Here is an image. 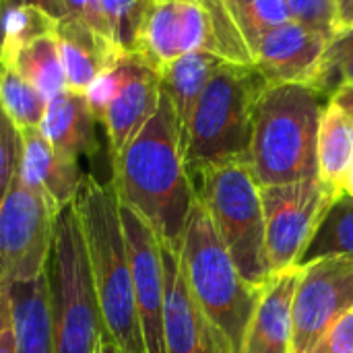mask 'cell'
Masks as SVG:
<instances>
[{"instance_id":"6da1fadb","label":"cell","mask_w":353,"mask_h":353,"mask_svg":"<svg viewBox=\"0 0 353 353\" xmlns=\"http://www.w3.org/2000/svg\"><path fill=\"white\" fill-rule=\"evenodd\" d=\"M112 184L122 205L139 213L161 244L182 246L188 215L196 205V186L186 170L180 128L165 93L137 137L112 157Z\"/></svg>"},{"instance_id":"7a4b0ae2","label":"cell","mask_w":353,"mask_h":353,"mask_svg":"<svg viewBox=\"0 0 353 353\" xmlns=\"http://www.w3.org/2000/svg\"><path fill=\"white\" fill-rule=\"evenodd\" d=\"M74 207L87 246L89 271L103 325V339L122 353H147L134 300L128 248L114 184L83 176Z\"/></svg>"},{"instance_id":"3957f363","label":"cell","mask_w":353,"mask_h":353,"mask_svg":"<svg viewBox=\"0 0 353 353\" xmlns=\"http://www.w3.org/2000/svg\"><path fill=\"white\" fill-rule=\"evenodd\" d=\"M323 97L304 85H277L261 93L248 149V165L261 188L316 178Z\"/></svg>"},{"instance_id":"277c9868","label":"cell","mask_w":353,"mask_h":353,"mask_svg":"<svg viewBox=\"0 0 353 353\" xmlns=\"http://www.w3.org/2000/svg\"><path fill=\"white\" fill-rule=\"evenodd\" d=\"M188 285L232 353H242L244 337L265 285L248 283L232 261L205 205L196 196L180 246Z\"/></svg>"},{"instance_id":"5b68a950","label":"cell","mask_w":353,"mask_h":353,"mask_svg":"<svg viewBox=\"0 0 353 353\" xmlns=\"http://www.w3.org/2000/svg\"><path fill=\"white\" fill-rule=\"evenodd\" d=\"M267 87L252 66L221 62L182 137V155L192 178L211 163L248 159L254 105Z\"/></svg>"},{"instance_id":"8992f818","label":"cell","mask_w":353,"mask_h":353,"mask_svg":"<svg viewBox=\"0 0 353 353\" xmlns=\"http://www.w3.org/2000/svg\"><path fill=\"white\" fill-rule=\"evenodd\" d=\"M50 288L52 353H97L103 325L74 203L60 209L46 267Z\"/></svg>"},{"instance_id":"52a82bcc","label":"cell","mask_w":353,"mask_h":353,"mask_svg":"<svg viewBox=\"0 0 353 353\" xmlns=\"http://www.w3.org/2000/svg\"><path fill=\"white\" fill-rule=\"evenodd\" d=\"M192 180L196 196L205 205L240 275L252 285H267L273 273L265 246L261 184L248 159L211 163Z\"/></svg>"},{"instance_id":"ba28073f","label":"cell","mask_w":353,"mask_h":353,"mask_svg":"<svg viewBox=\"0 0 353 353\" xmlns=\"http://www.w3.org/2000/svg\"><path fill=\"white\" fill-rule=\"evenodd\" d=\"M339 192L319 176L261 188L265 246L273 275L302 267L304 254Z\"/></svg>"},{"instance_id":"9c48e42d","label":"cell","mask_w":353,"mask_h":353,"mask_svg":"<svg viewBox=\"0 0 353 353\" xmlns=\"http://www.w3.org/2000/svg\"><path fill=\"white\" fill-rule=\"evenodd\" d=\"M60 211L17 176L0 203V290L46 275Z\"/></svg>"},{"instance_id":"30bf717a","label":"cell","mask_w":353,"mask_h":353,"mask_svg":"<svg viewBox=\"0 0 353 353\" xmlns=\"http://www.w3.org/2000/svg\"><path fill=\"white\" fill-rule=\"evenodd\" d=\"M350 310H353V259L325 256L304 263L294 294L292 353L310 352Z\"/></svg>"},{"instance_id":"8fae6325","label":"cell","mask_w":353,"mask_h":353,"mask_svg":"<svg viewBox=\"0 0 353 353\" xmlns=\"http://www.w3.org/2000/svg\"><path fill=\"white\" fill-rule=\"evenodd\" d=\"M211 52V21L203 0H149L132 43V54L155 72L190 52Z\"/></svg>"},{"instance_id":"7c38bea8","label":"cell","mask_w":353,"mask_h":353,"mask_svg":"<svg viewBox=\"0 0 353 353\" xmlns=\"http://www.w3.org/2000/svg\"><path fill=\"white\" fill-rule=\"evenodd\" d=\"M331 39L296 21H288L250 48L252 68L269 87L304 85L321 91Z\"/></svg>"},{"instance_id":"4fadbf2b","label":"cell","mask_w":353,"mask_h":353,"mask_svg":"<svg viewBox=\"0 0 353 353\" xmlns=\"http://www.w3.org/2000/svg\"><path fill=\"white\" fill-rule=\"evenodd\" d=\"M163 261V341L165 353H232L230 343L196 302L180 248L161 244Z\"/></svg>"},{"instance_id":"5bb4252c","label":"cell","mask_w":353,"mask_h":353,"mask_svg":"<svg viewBox=\"0 0 353 353\" xmlns=\"http://www.w3.org/2000/svg\"><path fill=\"white\" fill-rule=\"evenodd\" d=\"M137 310L147 353H165L163 341V261L161 242L151 225L120 203Z\"/></svg>"},{"instance_id":"9a60e30c","label":"cell","mask_w":353,"mask_h":353,"mask_svg":"<svg viewBox=\"0 0 353 353\" xmlns=\"http://www.w3.org/2000/svg\"><path fill=\"white\" fill-rule=\"evenodd\" d=\"M128 72L118 95L108 105L101 124L110 139V153L116 157L147 124L159 103V72H155L143 58L126 52Z\"/></svg>"},{"instance_id":"2e32d148","label":"cell","mask_w":353,"mask_h":353,"mask_svg":"<svg viewBox=\"0 0 353 353\" xmlns=\"http://www.w3.org/2000/svg\"><path fill=\"white\" fill-rule=\"evenodd\" d=\"M302 267L271 275L248 325L242 353H292L294 294Z\"/></svg>"},{"instance_id":"e0dca14e","label":"cell","mask_w":353,"mask_h":353,"mask_svg":"<svg viewBox=\"0 0 353 353\" xmlns=\"http://www.w3.org/2000/svg\"><path fill=\"white\" fill-rule=\"evenodd\" d=\"M23 157L19 178L25 186L41 192L58 211L74 203L83 174L79 159L58 153L41 134L39 126L23 128Z\"/></svg>"},{"instance_id":"ac0fdd59","label":"cell","mask_w":353,"mask_h":353,"mask_svg":"<svg viewBox=\"0 0 353 353\" xmlns=\"http://www.w3.org/2000/svg\"><path fill=\"white\" fill-rule=\"evenodd\" d=\"M58 48L66 77V89L85 93L89 85L126 52L114 41L95 33L87 23L64 17L58 21Z\"/></svg>"},{"instance_id":"d6986e66","label":"cell","mask_w":353,"mask_h":353,"mask_svg":"<svg viewBox=\"0 0 353 353\" xmlns=\"http://www.w3.org/2000/svg\"><path fill=\"white\" fill-rule=\"evenodd\" d=\"M95 122L85 93L64 89L48 101L39 130L58 153L79 159L97 151Z\"/></svg>"},{"instance_id":"ffe728a7","label":"cell","mask_w":353,"mask_h":353,"mask_svg":"<svg viewBox=\"0 0 353 353\" xmlns=\"http://www.w3.org/2000/svg\"><path fill=\"white\" fill-rule=\"evenodd\" d=\"M17 353H52V316L48 277L8 285Z\"/></svg>"},{"instance_id":"44dd1931","label":"cell","mask_w":353,"mask_h":353,"mask_svg":"<svg viewBox=\"0 0 353 353\" xmlns=\"http://www.w3.org/2000/svg\"><path fill=\"white\" fill-rule=\"evenodd\" d=\"M221 62L223 60L217 58L215 54L201 50V52H190V54L180 56L178 60H174L159 72V87L170 99L176 120H178L180 145H182V137L188 126V120L194 112V105L199 97L203 95L205 87L209 85L211 77L215 74V70L221 66Z\"/></svg>"},{"instance_id":"7402d4cb","label":"cell","mask_w":353,"mask_h":353,"mask_svg":"<svg viewBox=\"0 0 353 353\" xmlns=\"http://www.w3.org/2000/svg\"><path fill=\"white\" fill-rule=\"evenodd\" d=\"M353 163V120L333 101L327 99L316 139V176L341 190L347 170Z\"/></svg>"},{"instance_id":"603a6c76","label":"cell","mask_w":353,"mask_h":353,"mask_svg":"<svg viewBox=\"0 0 353 353\" xmlns=\"http://www.w3.org/2000/svg\"><path fill=\"white\" fill-rule=\"evenodd\" d=\"M10 68H14L27 83H31L46 101L54 99L66 89L56 33L43 35L25 46L10 62Z\"/></svg>"},{"instance_id":"cb8c5ba5","label":"cell","mask_w":353,"mask_h":353,"mask_svg":"<svg viewBox=\"0 0 353 353\" xmlns=\"http://www.w3.org/2000/svg\"><path fill=\"white\" fill-rule=\"evenodd\" d=\"M58 31V19L31 4L8 6L2 19L0 64L10 66L14 56L31 41Z\"/></svg>"},{"instance_id":"d4e9b609","label":"cell","mask_w":353,"mask_h":353,"mask_svg":"<svg viewBox=\"0 0 353 353\" xmlns=\"http://www.w3.org/2000/svg\"><path fill=\"white\" fill-rule=\"evenodd\" d=\"M325 256L353 259V196L343 190L327 211L316 236L304 254L302 265Z\"/></svg>"},{"instance_id":"484cf974","label":"cell","mask_w":353,"mask_h":353,"mask_svg":"<svg viewBox=\"0 0 353 353\" xmlns=\"http://www.w3.org/2000/svg\"><path fill=\"white\" fill-rule=\"evenodd\" d=\"M0 105L23 130L39 126L48 101L14 68L0 64Z\"/></svg>"},{"instance_id":"4316f807","label":"cell","mask_w":353,"mask_h":353,"mask_svg":"<svg viewBox=\"0 0 353 353\" xmlns=\"http://www.w3.org/2000/svg\"><path fill=\"white\" fill-rule=\"evenodd\" d=\"M248 50L267 31L292 21L288 0H225Z\"/></svg>"},{"instance_id":"83f0119b","label":"cell","mask_w":353,"mask_h":353,"mask_svg":"<svg viewBox=\"0 0 353 353\" xmlns=\"http://www.w3.org/2000/svg\"><path fill=\"white\" fill-rule=\"evenodd\" d=\"M108 21L112 39L124 52L132 50L143 10L149 0H97Z\"/></svg>"},{"instance_id":"f1b7e54d","label":"cell","mask_w":353,"mask_h":353,"mask_svg":"<svg viewBox=\"0 0 353 353\" xmlns=\"http://www.w3.org/2000/svg\"><path fill=\"white\" fill-rule=\"evenodd\" d=\"M339 85H353V31L333 35L325 56L321 93L331 97Z\"/></svg>"},{"instance_id":"f546056e","label":"cell","mask_w":353,"mask_h":353,"mask_svg":"<svg viewBox=\"0 0 353 353\" xmlns=\"http://www.w3.org/2000/svg\"><path fill=\"white\" fill-rule=\"evenodd\" d=\"M23 157L21 128L8 118L0 105V203L4 201L12 180L19 176Z\"/></svg>"},{"instance_id":"4dcf8cb0","label":"cell","mask_w":353,"mask_h":353,"mask_svg":"<svg viewBox=\"0 0 353 353\" xmlns=\"http://www.w3.org/2000/svg\"><path fill=\"white\" fill-rule=\"evenodd\" d=\"M126 72H128V60H126V54L116 62L112 64L110 68H105L91 85L89 89L85 91V97L89 101V108L93 112V116L97 118V122H101L108 105L112 103V99L118 95L124 79H126Z\"/></svg>"},{"instance_id":"1f68e13d","label":"cell","mask_w":353,"mask_h":353,"mask_svg":"<svg viewBox=\"0 0 353 353\" xmlns=\"http://www.w3.org/2000/svg\"><path fill=\"white\" fill-rule=\"evenodd\" d=\"M292 21L333 39L335 0H288Z\"/></svg>"},{"instance_id":"d6a6232c","label":"cell","mask_w":353,"mask_h":353,"mask_svg":"<svg viewBox=\"0 0 353 353\" xmlns=\"http://www.w3.org/2000/svg\"><path fill=\"white\" fill-rule=\"evenodd\" d=\"M308 353H353V310L343 314Z\"/></svg>"},{"instance_id":"836d02e7","label":"cell","mask_w":353,"mask_h":353,"mask_svg":"<svg viewBox=\"0 0 353 353\" xmlns=\"http://www.w3.org/2000/svg\"><path fill=\"white\" fill-rule=\"evenodd\" d=\"M64 8H66V17L79 19V21L87 23L95 33H99V35L108 37L110 41H114L112 39V33H110V27H108V21H105V17H103L101 6H99L97 0H64Z\"/></svg>"},{"instance_id":"e575fe53","label":"cell","mask_w":353,"mask_h":353,"mask_svg":"<svg viewBox=\"0 0 353 353\" xmlns=\"http://www.w3.org/2000/svg\"><path fill=\"white\" fill-rule=\"evenodd\" d=\"M343 31H353V0H335L333 35Z\"/></svg>"},{"instance_id":"d590c367","label":"cell","mask_w":353,"mask_h":353,"mask_svg":"<svg viewBox=\"0 0 353 353\" xmlns=\"http://www.w3.org/2000/svg\"><path fill=\"white\" fill-rule=\"evenodd\" d=\"M17 4H31V6H37V8L46 10L50 17H54V19H58V21L66 17L64 0H6V8H8V6H17Z\"/></svg>"},{"instance_id":"8d00e7d4","label":"cell","mask_w":353,"mask_h":353,"mask_svg":"<svg viewBox=\"0 0 353 353\" xmlns=\"http://www.w3.org/2000/svg\"><path fill=\"white\" fill-rule=\"evenodd\" d=\"M329 101L337 103V105H339V108H341V110L353 120V85H339V87L331 93Z\"/></svg>"},{"instance_id":"74e56055","label":"cell","mask_w":353,"mask_h":353,"mask_svg":"<svg viewBox=\"0 0 353 353\" xmlns=\"http://www.w3.org/2000/svg\"><path fill=\"white\" fill-rule=\"evenodd\" d=\"M12 325V308H10V296L8 290H0V337L4 329Z\"/></svg>"},{"instance_id":"f35d334b","label":"cell","mask_w":353,"mask_h":353,"mask_svg":"<svg viewBox=\"0 0 353 353\" xmlns=\"http://www.w3.org/2000/svg\"><path fill=\"white\" fill-rule=\"evenodd\" d=\"M0 353H17V341H14V327L8 325L0 337Z\"/></svg>"},{"instance_id":"ab89813d","label":"cell","mask_w":353,"mask_h":353,"mask_svg":"<svg viewBox=\"0 0 353 353\" xmlns=\"http://www.w3.org/2000/svg\"><path fill=\"white\" fill-rule=\"evenodd\" d=\"M341 190L353 196V163L350 165V170H347V176H345V180H343V186H341Z\"/></svg>"},{"instance_id":"60d3db41","label":"cell","mask_w":353,"mask_h":353,"mask_svg":"<svg viewBox=\"0 0 353 353\" xmlns=\"http://www.w3.org/2000/svg\"><path fill=\"white\" fill-rule=\"evenodd\" d=\"M101 353H122L112 341H108V339H103L101 341Z\"/></svg>"},{"instance_id":"b9f144b4","label":"cell","mask_w":353,"mask_h":353,"mask_svg":"<svg viewBox=\"0 0 353 353\" xmlns=\"http://www.w3.org/2000/svg\"><path fill=\"white\" fill-rule=\"evenodd\" d=\"M6 12V0H0V39H2V19Z\"/></svg>"},{"instance_id":"7bdbcfd3","label":"cell","mask_w":353,"mask_h":353,"mask_svg":"<svg viewBox=\"0 0 353 353\" xmlns=\"http://www.w3.org/2000/svg\"><path fill=\"white\" fill-rule=\"evenodd\" d=\"M97 353H101V347H99V352H97Z\"/></svg>"}]
</instances>
